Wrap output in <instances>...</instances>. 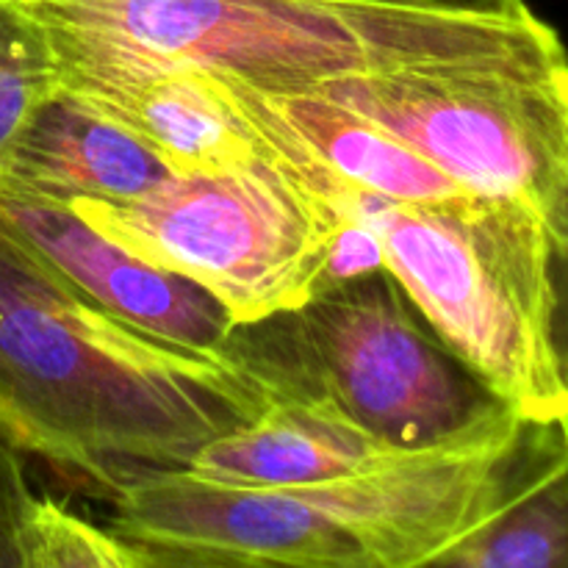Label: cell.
<instances>
[{
  "label": "cell",
  "mask_w": 568,
  "mask_h": 568,
  "mask_svg": "<svg viewBox=\"0 0 568 568\" xmlns=\"http://www.w3.org/2000/svg\"><path fill=\"white\" fill-rule=\"evenodd\" d=\"M209 75L227 103L281 128L347 186L403 205L444 203L475 194L419 150L322 92H264L236 78Z\"/></svg>",
  "instance_id": "obj_11"
},
{
  "label": "cell",
  "mask_w": 568,
  "mask_h": 568,
  "mask_svg": "<svg viewBox=\"0 0 568 568\" xmlns=\"http://www.w3.org/2000/svg\"><path fill=\"white\" fill-rule=\"evenodd\" d=\"M536 422L303 488H227L155 471L111 497V532L242 549L311 568H414L499 508Z\"/></svg>",
  "instance_id": "obj_3"
},
{
  "label": "cell",
  "mask_w": 568,
  "mask_h": 568,
  "mask_svg": "<svg viewBox=\"0 0 568 568\" xmlns=\"http://www.w3.org/2000/svg\"><path fill=\"white\" fill-rule=\"evenodd\" d=\"M133 568H311L242 549L120 536Z\"/></svg>",
  "instance_id": "obj_16"
},
{
  "label": "cell",
  "mask_w": 568,
  "mask_h": 568,
  "mask_svg": "<svg viewBox=\"0 0 568 568\" xmlns=\"http://www.w3.org/2000/svg\"><path fill=\"white\" fill-rule=\"evenodd\" d=\"M266 408L231 361L114 320L0 236V433L20 453L111 499Z\"/></svg>",
  "instance_id": "obj_1"
},
{
  "label": "cell",
  "mask_w": 568,
  "mask_h": 568,
  "mask_svg": "<svg viewBox=\"0 0 568 568\" xmlns=\"http://www.w3.org/2000/svg\"><path fill=\"white\" fill-rule=\"evenodd\" d=\"M0 236L72 294L166 344L220 355L236 325L200 283L136 258L67 205L0 192Z\"/></svg>",
  "instance_id": "obj_8"
},
{
  "label": "cell",
  "mask_w": 568,
  "mask_h": 568,
  "mask_svg": "<svg viewBox=\"0 0 568 568\" xmlns=\"http://www.w3.org/2000/svg\"><path fill=\"white\" fill-rule=\"evenodd\" d=\"M414 568H568V422H536L499 508Z\"/></svg>",
  "instance_id": "obj_13"
},
{
  "label": "cell",
  "mask_w": 568,
  "mask_h": 568,
  "mask_svg": "<svg viewBox=\"0 0 568 568\" xmlns=\"http://www.w3.org/2000/svg\"><path fill=\"white\" fill-rule=\"evenodd\" d=\"M0 568H17V544H0Z\"/></svg>",
  "instance_id": "obj_21"
},
{
  "label": "cell",
  "mask_w": 568,
  "mask_h": 568,
  "mask_svg": "<svg viewBox=\"0 0 568 568\" xmlns=\"http://www.w3.org/2000/svg\"><path fill=\"white\" fill-rule=\"evenodd\" d=\"M170 175L175 170L142 139L59 89L17 139L0 192L72 209L139 197Z\"/></svg>",
  "instance_id": "obj_10"
},
{
  "label": "cell",
  "mask_w": 568,
  "mask_h": 568,
  "mask_svg": "<svg viewBox=\"0 0 568 568\" xmlns=\"http://www.w3.org/2000/svg\"><path fill=\"white\" fill-rule=\"evenodd\" d=\"M483 197L525 205L549 242L568 222V50L458 72H399L325 83Z\"/></svg>",
  "instance_id": "obj_7"
},
{
  "label": "cell",
  "mask_w": 568,
  "mask_h": 568,
  "mask_svg": "<svg viewBox=\"0 0 568 568\" xmlns=\"http://www.w3.org/2000/svg\"><path fill=\"white\" fill-rule=\"evenodd\" d=\"M353 220L444 344L527 422H568L552 338V242L514 200L403 205L361 194Z\"/></svg>",
  "instance_id": "obj_5"
},
{
  "label": "cell",
  "mask_w": 568,
  "mask_h": 568,
  "mask_svg": "<svg viewBox=\"0 0 568 568\" xmlns=\"http://www.w3.org/2000/svg\"><path fill=\"white\" fill-rule=\"evenodd\" d=\"M369 3L416 6V9L438 11H466V14H516L530 9L527 0H369Z\"/></svg>",
  "instance_id": "obj_20"
},
{
  "label": "cell",
  "mask_w": 568,
  "mask_h": 568,
  "mask_svg": "<svg viewBox=\"0 0 568 568\" xmlns=\"http://www.w3.org/2000/svg\"><path fill=\"white\" fill-rule=\"evenodd\" d=\"M31 499L20 449L0 433V544H17V527Z\"/></svg>",
  "instance_id": "obj_18"
},
{
  "label": "cell",
  "mask_w": 568,
  "mask_h": 568,
  "mask_svg": "<svg viewBox=\"0 0 568 568\" xmlns=\"http://www.w3.org/2000/svg\"><path fill=\"white\" fill-rule=\"evenodd\" d=\"M44 31L236 78L264 92L399 72H458L564 53L532 9L516 14L369 0H26Z\"/></svg>",
  "instance_id": "obj_2"
},
{
  "label": "cell",
  "mask_w": 568,
  "mask_h": 568,
  "mask_svg": "<svg viewBox=\"0 0 568 568\" xmlns=\"http://www.w3.org/2000/svg\"><path fill=\"white\" fill-rule=\"evenodd\" d=\"M552 338L560 372L568 388V222L560 236L552 239Z\"/></svg>",
  "instance_id": "obj_19"
},
{
  "label": "cell",
  "mask_w": 568,
  "mask_h": 568,
  "mask_svg": "<svg viewBox=\"0 0 568 568\" xmlns=\"http://www.w3.org/2000/svg\"><path fill=\"white\" fill-rule=\"evenodd\" d=\"M405 455L322 410L270 405L205 444L183 475L227 488H303L377 471Z\"/></svg>",
  "instance_id": "obj_12"
},
{
  "label": "cell",
  "mask_w": 568,
  "mask_h": 568,
  "mask_svg": "<svg viewBox=\"0 0 568 568\" xmlns=\"http://www.w3.org/2000/svg\"><path fill=\"white\" fill-rule=\"evenodd\" d=\"M17 568H133L120 536L33 497L17 527Z\"/></svg>",
  "instance_id": "obj_15"
},
{
  "label": "cell",
  "mask_w": 568,
  "mask_h": 568,
  "mask_svg": "<svg viewBox=\"0 0 568 568\" xmlns=\"http://www.w3.org/2000/svg\"><path fill=\"white\" fill-rule=\"evenodd\" d=\"M377 270H386L381 239H377V233L372 231L366 222L349 220L347 225L333 236L320 288L336 286V283L353 281V277L369 275V272Z\"/></svg>",
  "instance_id": "obj_17"
},
{
  "label": "cell",
  "mask_w": 568,
  "mask_h": 568,
  "mask_svg": "<svg viewBox=\"0 0 568 568\" xmlns=\"http://www.w3.org/2000/svg\"><path fill=\"white\" fill-rule=\"evenodd\" d=\"M72 211L136 258L200 283L233 322L314 297L333 236L347 225L266 153L242 170L175 172L139 197Z\"/></svg>",
  "instance_id": "obj_6"
},
{
  "label": "cell",
  "mask_w": 568,
  "mask_h": 568,
  "mask_svg": "<svg viewBox=\"0 0 568 568\" xmlns=\"http://www.w3.org/2000/svg\"><path fill=\"white\" fill-rule=\"evenodd\" d=\"M220 355L270 405L331 414L394 453L453 447L521 419L438 338L388 270L236 322Z\"/></svg>",
  "instance_id": "obj_4"
},
{
  "label": "cell",
  "mask_w": 568,
  "mask_h": 568,
  "mask_svg": "<svg viewBox=\"0 0 568 568\" xmlns=\"http://www.w3.org/2000/svg\"><path fill=\"white\" fill-rule=\"evenodd\" d=\"M59 83L142 139L175 172L242 170L264 155L205 70L48 33Z\"/></svg>",
  "instance_id": "obj_9"
},
{
  "label": "cell",
  "mask_w": 568,
  "mask_h": 568,
  "mask_svg": "<svg viewBox=\"0 0 568 568\" xmlns=\"http://www.w3.org/2000/svg\"><path fill=\"white\" fill-rule=\"evenodd\" d=\"M59 89L44 26L26 0H0V172L39 105Z\"/></svg>",
  "instance_id": "obj_14"
}]
</instances>
